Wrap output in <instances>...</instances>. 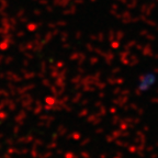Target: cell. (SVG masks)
I'll list each match as a JSON object with an SVG mask.
<instances>
[{"label":"cell","instance_id":"1","mask_svg":"<svg viewBox=\"0 0 158 158\" xmlns=\"http://www.w3.org/2000/svg\"><path fill=\"white\" fill-rule=\"evenodd\" d=\"M157 74L155 72H146L137 80V89L141 92L149 91L157 84Z\"/></svg>","mask_w":158,"mask_h":158}]
</instances>
